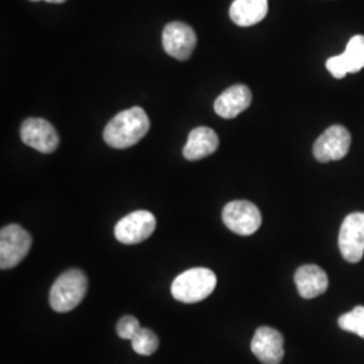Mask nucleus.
Instances as JSON below:
<instances>
[{
  "mask_svg": "<svg viewBox=\"0 0 364 364\" xmlns=\"http://www.w3.org/2000/svg\"><path fill=\"white\" fill-rule=\"evenodd\" d=\"M150 129V120L144 108L132 107L119 112L105 126V144L114 149H129L138 144Z\"/></svg>",
  "mask_w": 364,
  "mask_h": 364,
  "instance_id": "nucleus-1",
  "label": "nucleus"
},
{
  "mask_svg": "<svg viewBox=\"0 0 364 364\" xmlns=\"http://www.w3.org/2000/svg\"><path fill=\"white\" fill-rule=\"evenodd\" d=\"M218 285L216 274L195 267L180 274L171 284V296L183 304H196L209 297Z\"/></svg>",
  "mask_w": 364,
  "mask_h": 364,
  "instance_id": "nucleus-2",
  "label": "nucleus"
},
{
  "mask_svg": "<svg viewBox=\"0 0 364 364\" xmlns=\"http://www.w3.org/2000/svg\"><path fill=\"white\" fill-rule=\"evenodd\" d=\"M88 289V278L78 269L61 274L53 284L49 301L53 311L66 313L73 311L84 299Z\"/></svg>",
  "mask_w": 364,
  "mask_h": 364,
  "instance_id": "nucleus-3",
  "label": "nucleus"
},
{
  "mask_svg": "<svg viewBox=\"0 0 364 364\" xmlns=\"http://www.w3.org/2000/svg\"><path fill=\"white\" fill-rule=\"evenodd\" d=\"M31 236L19 224H10L0 231V269L16 267L31 248Z\"/></svg>",
  "mask_w": 364,
  "mask_h": 364,
  "instance_id": "nucleus-4",
  "label": "nucleus"
},
{
  "mask_svg": "<svg viewBox=\"0 0 364 364\" xmlns=\"http://www.w3.org/2000/svg\"><path fill=\"white\" fill-rule=\"evenodd\" d=\"M223 221L235 234L250 236L259 230L262 215L255 204L246 200H236L223 209Z\"/></svg>",
  "mask_w": 364,
  "mask_h": 364,
  "instance_id": "nucleus-5",
  "label": "nucleus"
},
{
  "mask_svg": "<svg viewBox=\"0 0 364 364\" xmlns=\"http://www.w3.org/2000/svg\"><path fill=\"white\" fill-rule=\"evenodd\" d=\"M338 250L343 258L351 263L360 262L364 255V213H350L340 227Z\"/></svg>",
  "mask_w": 364,
  "mask_h": 364,
  "instance_id": "nucleus-6",
  "label": "nucleus"
},
{
  "mask_svg": "<svg viewBox=\"0 0 364 364\" xmlns=\"http://www.w3.org/2000/svg\"><path fill=\"white\" fill-rule=\"evenodd\" d=\"M156 216L149 210H135L117 221L115 237L123 245H138L156 231Z\"/></svg>",
  "mask_w": 364,
  "mask_h": 364,
  "instance_id": "nucleus-7",
  "label": "nucleus"
},
{
  "mask_svg": "<svg viewBox=\"0 0 364 364\" xmlns=\"http://www.w3.org/2000/svg\"><path fill=\"white\" fill-rule=\"evenodd\" d=\"M350 147L351 134L346 127L335 124L317 138L313 146V156L318 162L326 164L344 158L348 154Z\"/></svg>",
  "mask_w": 364,
  "mask_h": 364,
  "instance_id": "nucleus-8",
  "label": "nucleus"
},
{
  "mask_svg": "<svg viewBox=\"0 0 364 364\" xmlns=\"http://www.w3.org/2000/svg\"><path fill=\"white\" fill-rule=\"evenodd\" d=\"M22 142L36 149L39 153L50 154L58 149L60 136L58 132L45 119L28 117L21 126Z\"/></svg>",
  "mask_w": 364,
  "mask_h": 364,
  "instance_id": "nucleus-9",
  "label": "nucleus"
},
{
  "mask_svg": "<svg viewBox=\"0 0 364 364\" xmlns=\"http://www.w3.org/2000/svg\"><path fill=\"white\" fill-rule=\"evenodd\" d=\"M197 37L195 30L182 22H171L166 25L162 33L164 50L170 57L185 61L195 50Z\"/></svg>",
  "mask_w": 364,
  "mask_h": 364,
  "instance_id": "nucleus-10",
  "label": "nucleus"
},
{
  "mask_svg": "<svg viewBox=\"0 0 364 364\" xmlns=\"http://www.w3.org/2000/svg\"><path fill=\"white\" fill-rule=\"evenodd\" d=\"M284 343V336L277 329L260 326L251 341V351L262 364H279L285 355Z\"/></svg>",
  "mask_w": 364,
  "mask_h": 364,
  "instance_id": "nucleus-11",
  "label": "nucleus"
},
{
  "mask_svg": "<svg viewBox=\"0 0 364 364\" xmlns=\"http://www.w3.org/2000/svg\"><path fill=\"white\" fill-rule=\"evenodd\" d=\"M326 69L335 78L356 73L364 68V36H355L347 43L346 52L326 60Z\"/></svg>",
  "mask_w": 364,
  "mask_h": 364,
  "instance_id": "nucleus-12",
  "label": "nucleus"
},
{
  "mask_svg": "<svg viewBox=\"0 0 364 364\" xmlns=\"http://www.w3.org/2000/svg\"><path fill=\"white\" fill-rule=\"evenodd\" d=\"M252 102L250 88L243 84H236L221 93L216 99L213 108L219 117L234 119L246 111Z\"/></svg>",
  "mask_w": 364,
  "mask_h": 364,
  "instance_id": "nucleus-13",
  "label": "nucleus"
},
{
  "mask_svg": "<svg viewBox=\"0 0 364 364\" xmlns=\"http://www.w3.org/2000/svg\"><path fill=\"white\" fill-rule=\"evenodd\" d=\"M299 296L302 299H312L324 294L329 287L326 272L316 264H304L294 274Z\"/></svg>",
  "mask_w": 364,
  "mask_h": 364,
  "instance_id": "nucleus-14",
  "label": "nucleus"
},
{
  "mask_svg": "<svg viewBox=\"0 0 364 364\" xmlns=\"http://www.w3.org/2000/svg\"><path fill=\"white\" fill-rule=\"evenodd\" d=\"M219 147V136L209 127H197L191 131L182 154L188 161H198L213 154Z\"/></svg>",
  "mask_w": 364,
  "mask_h": 364,
  "instance_id": "nucleus-15",
  "label": "nucleus"
},
{
  "mask_svg": "<svg viewBox=\"0 0 364 364\" xmlns=\"http://www.w3.org/2000/svg\"><path fill=\"white\" fill-rule=\"evenodd\" d=\"M269 11V0H234L230 18L235 25L250 27L262 22Z\"/></svg>",
  "mask_w": 364,
  "mask_h": 364,
  "instance_id": "nucleus-16",
  "label": "nucleus"
},
{
  "mask_svg": "<svg viewBox=\"0 0 364 364\" xmlns=\"http://www.w3.org/2000/svg\"><path fill=\"white\" fill-rule=\"evenodd\" d=\"M131 346H132V350L138 355L150 356L158 350L159 340L151 329L141 328L138 333L131 340Z\"/></svg>",
  "mask_w": 364,
  "mask_h": 364,
  "instance_id": "nucleus-17",
  "label": "nucleus"
},
{
  "mask_svg": "<svg viewBox=\"0 0 364 364\" xmlns=\"http://www.w3.org/2000/svg\"><path fill=\"white\" fill-rule=\"evenodd\" d=\"M338 326L364 338V306H355L351 312L340 316Z\"/></svg>",
  "mask_w": 364,
  "mask_h": 364,
  "instance_id": "nucleus-18",
  "label": "nucleus"
},
{
  "mask_svg": "<svg viewBox=\"0 0 364 364\" xmlns=\"http://www.w3.org/2000/svg\"><path fill=\"white\" fill-rule=\"evenodd\" d=\"M142 326L134 316H124L119 320L117 326V336L124 340H132Z\"/></svg>",
  "mask_w": 364,
  "mask_h": 364,
  "instance_id": "nucleus-19",
  "label": "nucleus"
},
{
  "mask_svg": "<svg viewBox=\"0 0 364 364\" xmlns=\"http://www.w3.org/2000/svg\"><path fill=\"white\" fill-rule=\"evenodd\" d=\"M30 1H41V0H30ZM48 3H53V4H60V3H64L66 0H45Z\"/></svg>",
  "mask_w": 364,
  "mask_h": 364,
  "instance_id": "nucleus-20",
  "label": "nucleus"
}]
</instances>
